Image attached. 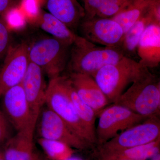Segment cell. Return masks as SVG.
I'll list each match as a JSON object with an SVG mask.
<instances>
[{
  "label": "cell",
  "mask_w": 160,
  "mask_h": 160,
  "mask_svg": "<svg viewBox=\"0 0 160 160\" xmlns=\"http://www.w3.org/2000/svg\"><path fill=\"white\" fill-rule=\"evenodd\" d=\"M160 138L133 148L97 157V160H146L160 153Z\"/></svg>",
  "instance_id": "18"
},
{
  "label": "cell",
  "mask_w": 160,
  "mask_h": 160,
  "mask_svg": "<svg viewBox=\"0 0 160 160\" xmlns=\"http://www.w3.org/2000/svg\"><path fill=\"white\" fill-rule=\"evenodd\" d=\"M2 16L9 29H22L26 26L27 19L18 6L12 7Z\"/></svg>",
  "instance_id": "23"
},
{
  "label": "cell",
  "mask_w": 160,
  "mask_h": 160,
  "mask_svg": "<svg viewBox=\"0 0 160 160\" xmlns=\"http://www.w3.org/2000/svg\"><path fill=\"white\" fill-rule=\"evenodd\" d=\"M61 79L63 86L81 120L89 132L96 138L95 123L97 116L95 112L80 98L66 76H61Z\"/></svg>",
  "instance_id": "20"
},
{
  "label": "cell",
  "mask_w": 160,
  "mask_h": 160,
  "mask_svg": "<svg viewBox=\"0 0 160 160\" xmlns=\"http://www.w3.org/2000/svg\"><path fill=\"white\" fill-rule=\"evenodd\" d=\"M1 98V109L16 132L33 136L38 118L30 109L21 84L7 90Z\"/></svg>",
  "instance_id": "7"
},
{
  "label": "cell",
  "mask_w": 160,
  "mask_h": 160,
  "mask_svg": "<svg viewBox=\"0 0 160 160\" xmlns=\"http://www.w3.org/2000/svg\"><path fill=\"white\" fill-rule=\"evenodd\" d=\"M45 104L58 115L78 136L92 147L96 138L83 122L62 82L61 76L51 79L47 85Z\"/></svg>",
  "instance_id": "4"
},
{
  "label": "cell",
  "mask_w": 160,
  "mask_h": 160,
  "mask_svg": "<svg viewBox=\"0 0 160 160\" xmlns=\"http://www.w3.org/2000/svg\"><path fill=\"white\" fill-rule=\"evenodd\" d=\"M43 73L39 66L30 62L21 83L30 109L38 119L46 102L47 86Z\"/></svg>",
  "instance_id": "12"
},
{
  "label": "cell",
  "mask_w": 160,
  "mask_h": 160,
  "mask_svg": "<svg viewBox=\"0 0 160 160\" xmlns=\"http://www.w3.org/2000/svg\"><path fill=\"white\" fill-rule=\"evenodd\" d=\"M85 18L95 17L97 12L107 0H84Z\"/></svg>",
  "instance_id": "28"
},
{
  "label": "cell",
  "mask_w": 160,
  "mask_h": 160,
  "mask_svg": "<svg viewBox=\"0 0 160 160\" xmlns=\"http://www.w3.org/2000/svg\"><path fill=\"white\" fill-rule=\"evenodd\" d=\"M152 1L131 0L128 6L111 18L119 24L125 34L146 12Z\"/></svg>",
  "instance_id": "21"
},
{
  "label": "cell",
  "mask_w": 160,
  "mask_h": 160,
  "mask_svg": "<svg viewBox=\"0 0 160 160\" xmlns=\"http://www.w3.org/2000/svg\"><path fill=\"white\" fill-rule=\"evenodd\" d=\"M18 0H0V14L5 13L12 7L17 6Z\"/></svg>",
  "instance_id": "30"
},
{
  "label": "cell",
  "mask_w": 160,
  "mask_h": 160,
  "mask_svg": "<svg viewBox=\"0 0 160 160\" xmlns=\"http://www.w3.org/2000/svg\"><path fill=\"white\" fill-rule=\"evenodd\" d=\"M27 19L35 21L41 12L40 0H21L19 6Z\"/></svg>",
  "instance_id": "25"
},
{
  "label": "cell",
  "mask_w": 160,
  "mask_h": 160,
  "mask_svg": "<svg viewBox=\"0 0 160 160\" xmlns=\"http://www.w3.org/2000/svg\"><path fill=\"white\" fill-rule=\"evenodd\" d=\"M6 160H37L40 158L35 151L33 136L16 132L5 143Z\"/></svg>",
  "instance_id": "16"
},
{
  "label": "cell",
  "mask_w": 160,
  "mask_h": 160,
  "mask_svg": "<svg viewBox=\"0 0 160 160\" xmlns=\"http://www.w3.org/2000/svg\"><path fill=\"white\" fill-rule=\"evenodd\" d=\"M0 160H6L5 159V157H0Z\"/></svg>",
  "instance_id": "34"
},
{
  "label": "cell",
  "mask_w": 160,
  "mask_h": 160,
  "mask_svg": "<svg viewBox=\"0 0 160 160\" xmlns=\"http://www.w3.org/2000/svg\"></svg>",
  "instance_id": "36"
},
{
  "label": "cell",
  "mask_w": 160,
  "mask_h": 160,
  "mask_svg": "<svg viewBox=\"0 0 160 160\" xmlns=\"http://www.w3.org/2000/svg\"><path fill=\"white\" fill-rule=\"evenodd\" d=\"M66 76L80 98L94 110L97 117L100 112L109 106L110 102L92 77L76 73Z\"/></svg>",
  "instance_id": "13"
},
{
  "label": "cell",
  "mask_w": 160,
  "mask_h": 160,
  "mask_svg": "<svg viewBox=\"0 0 160 160\" xmlns=\"http://www.w3.org/2000/svg\"><path fill=\"white\" fill-rule=\"evenodd\" d=\"M37 160H44V159H43L42 158H39Z\"/></svg>",
  "instance_id": "35"
},
{
  "label": "cell",
  "mask_w": 160,
  "mask_h": 160,
  "mask_svg": "<svg viewBox=\"0 0 160 160\" xmlns=\"http://www.w3.org/2000/svg\"><path fill=\"white\" fill-rule=\"evenodd\" d=\"M78 28L81 37L95 44L106 47L120 48L124 35L119 24L109 18H84Z\"/></svg>",
  "instance_id": "10"
},
{
  "label": "cell",
  "mask_w": 160,
  "mask_h": 160,
  "mask_svg": "<svg viewBox=\"0 0 160 160\" xmlns=\"http://www.w3.org/2000/svg\"><path fill=\"white\" fill-rule=\"evenodd\" d=\"M152 22H154L153 19L146 10L124 34L120 48L125 57L133 59L137 55V50L140 38L146 27Z\"/></svg>",
  "instance_id": "19"
},
{
  "label": "cell",
  "mask_w": 160,
  "mask_h": 160,
  "mask_svg": "<svg viewBox=\"0 0 160 160\" xmlns=\"http://www.w3.org/2000/svg\"><path fill=\"white\" fill-rule=\"evenodd\" d=\"M98 117V123L95 130L97 146L148 119L126 107L114 103L105 107Z\"/></svg>",
  "instance_id": "8"
},
{
  "label": "cell",
  "mask_w": 160,
  "mask_h": 160,
  "mask_svg": "<svg viewBox=\"0 0 160 160\" xmlns=\"http://www.w3.org/2000/svg\"><path fill=\"white\" fill-rule=\"evenodd\" d=\"M137 53L139 62L147 68H155L160 62V24L152 22L140 38Z\"/></svg>",
  "instance_id": "14"
},
{
  "label": "cell",
  "mask_w": 160,
  "mask_h": 160,
  "mask_svg": "<svg viewBox=\"0 0 160 160\" xmlns=\"http://www.w3.org/2000/svg\"><path fill=\"white\" fill-rule=\"evenodd\" d=\"M48 12L64 23L73 31L85 16L84 7L77 0H44Z\"/></svg>",
  "instance_id": "15"
},
{
  "label": "cell",
  "mask_w": 160,
  "mask_h": 160,
  "mask_svg": "<svg viewBox=\"0 0 160 160\" xmlns=\"http://www.w3.org/2000/svg\"><path fill=\"white\" fill-rule=\"evenodd\" d=\"M71 46L53 37L38 40L28 49L29 61L51 79L60 76L69 62Z\"/></svg>",
  "instance_id": "5"
},
{
  "label": "cell",
  "mask_w": 160,
  "mask_h": 160,
  "mask_svg": "<svg viewBox=\"0 0 160 160\" xmlns=\"http://www.w3.org/2000/svg\"><path fill=\"white\" fill-rule=\"evenodd\" d=\"M146 68L133 59L124 57L118 62L104 66L92 78L110 103H115L126 87Z\"/></svg>",
  "instance_id": "3"
},
{
  "label": "cell",
  "mask_w": 160,
  "mask_h": 160,
  "mask_svg": "<svg viewBox=\"0 0 160 160\" xmlns=\"http://www.w3.org/2000/svg\"><path fill=\"white\" fill-rule=\"evenodd\" d=\"M10 46L9 29L2 16L0 17V59L5 57Z\"/></svg>",
  "instance_id": "26"
},
{
  "label": "cell",
  "mask_w": 160,
  "mask_h": 160,
  "mask_svg": "<svg viewBox=\"0 0 160 160\" xmlns=\"http://www.w3.org/2000/svg\"><path fill=\"white\" fill-rule=\"evenodd\" d=\"M114 104L126 107L147 118L159 117V78L146 68Z\"/></svg>",
  "instance_id": "2"
},
{
  "label": "cell",
  "mask_w": 160,
  "mask_h": 160,
  "mask_svg": "<svg viewBox=\"0 0 160 160\" xmlns=\"http://www.w3.org/2000/svg\"><path fill=\"white\" fill-rule=\"evenodd\" d=\"M25 43L10 46L0 69V98L7 90L21 84L29 62Z\"/></svg>",
  "instance_id": "11"
},
{
  "label": "cell",
  "mask_w": 160,
  "mask_h": 160,
  "mask_svg": "<svg viewBox=\"0 0 160 160\" xmlns=\"http://www.w3.org/2000/svg\"><path fill=\"white\" fill-rule=\"evenodd\" d=\"M66 160H83L82 159L78 157H73L72 156L71 157L68 158Z\"/></svg>",
  "instance_id": "31"
},
{
  "label": "cell",
  "mask_w": 160,
  "mask_h": 160,
  "mask_svg": "<svg viewBox=\"0 0 160 160\" xmlns=\"http://www.w3.org/2000/svg\"><path fill=\"white\" fill-rule=\"evenodd\" d=\"M147 12L152 18L154 22L160 24V0H152Z\"/></svg>",
  "instance_id": "29"
},
{
  "label": "cell",
  "mask_w": 160,
  "mask_h": 160,
  "mask_svg": "<svg viewBox=\"0 0 160 160\" xmlns=\"http://www.w3.org/2000/svg\"><path fill=\"white\" fill-rule=\"evenodd\" d=\"M125 56L119 48L99 46L77 36L71 45L67 68L69 73L93 77L105 66L114 64Z\"/></svg>",
  "instance_id": "1"
},
{
  "label": "cell",
  "mask_w": 160,
  "mask_h": 160,
  "mask_svg": "<svg viewBox=\"0 0 160 160\" xmlns=\"http://www.w3.org/2000/svg\"><path fill=\"white\" fill-rule=\"evenodd\" d=\"M38 118V133L40 138L59 141L71 148L80 150L92 148L78 136L58 115L47 106L43 107Z\"/></svg>",
  "instance_id": "9"
},
{
  "label": "cell",
  "mask_w": 160,
  "mask_h": 160,
  "mask_svg": "<svg viewBox=\"0 0 160 160\" xmlns=\"http://www.w3.org/2000/svg\"><path fill=\"white\" fill-rule=\"evenodd\" d=\"M4 157V152H2L0 149V157Z\"/></svg>",
  "instance_id": "33"
},
{
  "label": "cell",
  "mask_w": 160,
  "mask_h": 160,
  "mask_svg": "<svg viewBox=\"0 0 160 160\" xmlns=\"http://www.w3.org/2000/svg\"><path fill=\"white\" fill-rule=\"evenodd\" d=\"M131 1V0H107L98 10L95 17L111 18L128 6Z\"/></svg>",
  "instance_id": "24"
},
{
  "label": "cell",
  "mask_w": 160,
  "mask_h": 160,
  "mask_svg": "<svg viewBox=\"0 0 160 160\" xmlns=\"http://www.w3.org/2000/svg\"><path fill=\"white\" fill-rule=\"evenodd\" d=\"M35 21L43 31L70 46L77 37L68 26L49 12L41 10L38 17Z\"/></svg>",
  "instance_id": "17"
},
{
  "label": "cell",
  "mask_w": 160,
  "mask_h": 160,
  "mask_svg": "<svg viewBox=\"0 0 160 160\" xmlns=\"http://www.w3.org/2000/svg\"><path fill=\"white\" fill-rule=\"evenodd\" d=\"M38 142L52 160H66L72 156V148L62 142L39 138Z\"/></svg>",
  "instance_id": "22"
},
{
  "label": "cell",
  "mask_w": 160,
  "mask_h": 160,
  "mask_svg": "<svg viewBox=\"0 0 160 160\" xmlns=\"http://www.w3.org/2000/svg\"><path fill=\"white\" fill-rule=\"evenodd\" d=\"M152 160H160V153L154 157L152 158Z\"/></svg>",
  "instance_id": "32"
},
{
  "label": "cell",
  "mask_w": 160,
  "mask_h": 160,
  "mask_svg": "<svg viewBox=\"0 0 160 160\" xmlns=\"http://www.w3.org/2000/svg\"><path fill=\"white\" fill-rule=\"evenodd\" d=\"M160 138L159 117L149 118L107 142L98 146L96 157L125 150L154 142Z\"/></svg>",
  "instance_id": "6"
},
{
  "label": "cell",
  "mask_w": 160,
  "mask_h": 160,
  "mask_svg": "<svg viewBox=\"0 0 160 160\" xmlns=\"http://www.w3.org/2000/svg\"><path fill=\"white\" fill-rule=\"evenodd\" d=\"M11 124L0 109V145L5 144L13 135Z\"/></svg>",
  "instance_id": "27"
}]
</instances>
